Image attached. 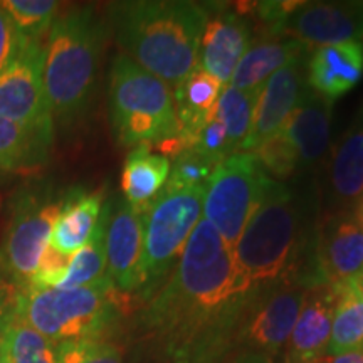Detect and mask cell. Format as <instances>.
Here are the masks:
<instances>
[{
	"label": "cell",
	"instance_id": "1",
	"mask_svg": "<svg viewBox=\"0 0 363 363\" xmlns=\"http://www.w3.org/2000/svg\"><path fill=\"white\" fill-rule=\"evenodd\" d=\"M252 291L233 251L202 217L169 278L150 296L143 321L174 363H217L233 345Z\"/></svg>",
	"mask_w": 363,
	"mask_h": 363
},
{
	"label": "cell",
	"instance_id": "22",
	"mask_svg": "<svg viewBox=\"0 0 363 363\" xmlns=\"http://www.w3.org/2000/svg\"><path fill=\"white\" fill-rule=\"evenodd\" d=\"M172 163L150 147H135L126 157L121 174L123 199L135 211L145 214L169 182Z\"/></svg>",
	"mask_w": 363,
	"mask_h": 363
},
{
	"label": "cell",
	"instance_id": "38",
	"mask_svg": "<svg viewBox=\"0 0 363 363\" xmlns=\"http://www.w3.org/2000/svg\"><path fill=\"white\" fill-rule=\"evenodd\" d=\"M357 217H358V222H360L362 230H363V197H362V201L358 202V206H357Z\"/></svg>",
	"mask_w": 363,
	"mask_h": 363
},
{
	"label": "cell",
	"instance_id": "12",
	"mask_svg": "<svg viewBox=\"0 0 363 363\" xmlns=\"http://www.w3.org/2000/svg\"><path fill=\"white\" fill-rule=\"evenodd\" d=\"M313 261L318 283L353 284L363 274V230L357 208L326 212L315 230Z\"/></svg>",
	"mask_w": 363,
	"mask_h": 363
},
{
	"label": "cell",
	"instance_id": "6",
	"mask_svg": "<svg viewBox=\"0 0 363 363\" xmlns=\"http://www.w3.org/2000/svg\"><path fill=\"white\" fill-rule=\"evenodd\" d=\"M120 294L111 283L88 288H27L17 293V316L54 343L110 338Z\"/></svg>",
	"mask_w": 363,
	"mask_h": 363
},
{
	"label": "cell",
	"instance_id": "14",
	"mask_svg": "<svg viewBox=\"0 0 363 363\" xmlns=\"http://www.w3.org/2000/svg\"><path fill=\"white\" fill-rule=\"evenodd\" d=\"M106 274L113 289L125 294L140 293V264L143 254V214L125 199L106 203Z\"/></svg>",
	"mask_w": 363,
	"mask_h": 363
},
{
	"label": "cell",
	"instance_id": "19",
	"mask_svg": "<svg viewBox=\"0 0 363 363\" xmlns=\"http://www.w3.org/2000/svg\"><path fill=\"white\" fill-rule=\"evenodd\" d=\"M337 288L320 283L308 288L305 303L288 342L286 363H320L330 343Z\"/></svg>",
	"mask_w": 363,
	"mask_h": 363
},
{
	"label": "cell",
	"instance_id": "23",
	"mask_svg": "<svg viewBox=\"0 0 363 363\" xmlns=\"http://www.w3.org/2000/svg\"><path fill=\"white\" fill-rule=\"evenodd\" d=\"M310 52L305 45L294 39L266 38L249 45V49L240 59L239 66L235 67L229 84L240 91H256L261 89L262 84L291 62L294 57Z\"/></svg>",
	"mask_w": 363,
	"mask_h": 363
},
{
	"label": "cell",
	"instance_id": "2",
	"mask_svg": "<svg viewBox=\"0 0 363 363\" xmlns=\"http://www.w3.org/2000/svg\"><path fill=\"white\" fill-rule=\"evenodd\" d=\"M108 11L121 54L170 89L197 67L207 6L187 0H128L111 4Z\"/></svg>",
	"mask_w": 363,
	"mask_h": 363
},
{
	"label": "cell",
	"instance_id": "28",
	"mask_svg": "<svg viewBox=\"0 0 363 363\" xmlns=\"http://www.w3.org/2000/svg\"><path fill=\"white\" fill-rule=\"evenodd\" d=\"M57 347L17 315L4 342L9 363H57Z\"/></svg>",
	"mask_w": 363,
	"mask_h": 363
},
{
	"label": "cell",
	"instance_id": "5",
	"mask_svg": "<svg viewBox=\"0 0 363 363\" xmlns=\"http://www.w3.org/2000/svg\"><path fill=\"white\" fill-rule=\"evenodd\" d=\"M108 106L113 135L121 147L163 145L179 136L172 89L121 52L110 67Z\"/></svg>",
	"mask_w": 363,
	"mask_h": 363
},
{
	"label": "cell",
	"instance_id": "37",
	"mask_svg": "<svg viewBox=\"0 0 363 363\" xmlns=\"http://www.w3.org/2000/svg\"><path fill=\"white\" fill-rule=\"evenodd\" d=\"M227 363H272V358L252 352H238L230 357V360Z\"/></svg>",
	"mask_w": 363,
	"mask_h": 363
},
{
	"label": "cell",
	"instance_id": "10",
	"mask_svg": "<svg viewBox=\"0 0 363 363\" xmlns=\"http://www.w3.org/2000/svg\"><path fill=\"white\" fill-rule=\"evenodd\" d=\"M308 288L305 281L286 278L254 289L240 313L230 347L267 358L278 355L288 347Z\"/></svg>",
	"mask_w": 363,
	"mask_h": 363
},
{
	"label": "cell",
	"instance_id": "35",
	"mask_svg": "<svg viewBox=\"0 0 363 363\" xmlns=\"http://www.w3.org/2000/svg\"><path fill=\"white\" fill-rule=\"evenodd\" d=\"M17 315V293L12 289L0 288V348L6 342L7 331Z\"/></svg>",
	"mask_w": 363,
	"mask_h": 363
},
{
	"label": "cell",
	"instance_id": "32",
	"mask_svg": "<svg viewBox=\"0 0 363 363\" xmlns=\"http://www.w3.org/2000/svg\"><path fill=\"white\" fill-rule=\"evenodd\" d=\"M219 163L208 160V158L199 155L192 150H184L175 155V162L170 169L167 187L174 189H206L208 179L214 174Z\"/></svg>",
	"mask_w": 363,
	"mask_h": 363
},
{
	"label": "cell",
	"instance_id": "21",
	"mask_svg": "<svg viewBox=\"0 0 363 363\" xmlns=\"http://www.w3.org/2000/svg\"><path fill=\"white\" fill-rule=\"evenodd\" d=\"M103 207V197L99 194H86L78 189L69 190L52 227L49 247L66 257L78 252L93 238Z\"/></svg>",
	"mask_w": 363,
	"mask_h": 363
},
{
	"label": "cell",
	"instance_id": "4",
	"mask_svg": "<svg viewBox=\"0 0 363 363\" xmlns=\"http://www.w3.org/2000/svg\"><path fill=\"white\" fill-rule=\"evenodd\" d=\"M308 212L296 190L269 179L259 207L233 247L235 267L252 289L294 278L291 272L310 235Z\"/></svg>",
	"mask_w": 363,
	"mask_h": 363
},
{
	"label": "cell",
	"instance_id": "27",
	"mask_svg": "<svg viewBox=\"0 0 363 363\" xmlns=\"http://www.w3.org/2000/svg\"><path fill=\"white\" fill-rule=\"evenodd\" d=\"M259 91H240L225 84L217 101L216 115L224 125L233 153L239 152L251 131Z\"/></svg>",
	"mask_w": 363,
	"mask_h": 363
},
{
	"label": "cell",
	"instance_id": "7",
	"mask_svg": "<svg viewBox=\"0 0 363 363\" xmlns=\"http://www.w3.org/2000/svg\"><path fill=\"white\" fill-rule=\"evenodd\" d=\"M66 197L40 185L16 195L0 238V288L21 293L33 284Z\"/></svg>",
	"mask_w": 363,
	"mask_h": 363
},
{
	"label": "cell",
	"instance_id": "33",
	"mask_svg": "<svg viewBox=\"0 0 363 363\" xmlns=\"http://www.w3.org/2000/svg\"><path fill=\"white\" fill-rule=\"evenodd\" d=\"M187 150H192V152L216 163H220L224 158L233 155L225 128L217 115H212L201 126V130L195 133Z\"/></svg>",
	"mask_w": 363,
	"mask_h": 363
},
{
	"label": "cell",
	"instance_id": "24",
	"mask_svg": "<svg viewBox=\"0 0 363 363\" xmlns=\"http://www.w3.org/2000/svg\"><path fill=\"white\" fill-rule=\"evenodd\" d=\"M51 147L33 131L0 116V172L40 169L49 160Z\"/></svg>",
	"mask_w": 363,
	"mask_h": 363
},
{
	"label": "cell",
	"instance_id": "11",
	"mask_svg": "<svg viewBox=\"0 0 363 363\" xmlns=\"http://www.w3.org/2000/svg\"><path fill=\"white\" fill-rule=\"evenodd\" d=\"M0 116L54 142L51 108L44 86V40H29L0 72Z\"/></svg>",
	"mask_w": 363,
	"mask_h": 363
},
{
	"label": "cell",
	"instance_id": "25",
	"mask_svg": "<svg viewBox=\"0 0 363 363\" xmlns=\"http://www.w3.org/2000/svg\"><path fill=\"white\" fill-rule=\"evenodd\" d=\"M106 217L108 206H104L93 238L78 252L72 254L57 288H88V286L110 283L106 274V246H104Z\"/></svg>",
	"mask_w": 363,
	"mask_h": 363
},
{
	"label": "cell",
	"instance_id": "29",
	"mask_svg": "<svg viewBox=\"0 0 363 363\" xmlns=\"http://www.w3.org/2000/svg\"><path fill=\"white\" fill-rule=\"evenodd\" d=\"M0 6L27 43L44 40L59 16V2L54 0H4Z\"/></svg>",
	"mask_w": 363,
	"mask_h": 363
},
{
	"label": "cell",
	"instance_id": "17",
	"mask_svg": "<svg viewBox=\"0 0 363 363\" xmlns=\"http://www.w3.org/2000/svg\"><path fill=\"white\" fill-rule=\"evenodd\" d=\"M252 30L246 16L230 9H219L208 16L203 27L199 65L212 78L229 84L235 67L251 45Z\"/></svg>",
	"mask_w": 363,
	"mask_h": 363
},
{
	"label": "cell",
	"instance_id": "30",
	"mask_svg": "<svg viewBox=\"0 0 363 363\" xmlns=\"http://www.w3.org/2000/svg\"><path fill=\"white\" fill-rule=\"evenodd\" d=\"M254 157L267 175L278 182H286L298 174V157L284 128L264 140L254 150Z\"/></svg>",
	"mask_w": 363,
	"mask_h": 363
},
{
	"label": "cell",
	"instance_id": "15",
	"mask_svg": "<svg viewBox=\"0 0 363 363\" xmlns=\"http://www.w3.org/2000/svg\"><path fill=\"white\" fill-rule=\"evenodd\" d=\"M306 65L308 54L294 57L262 84L251 131L239 152H254L264 140L284 128L306 86Z\"/></svg>",
	"mask_w": 363,
	"mask_h": 363
},
{
	"label": "cell",
	"instance_id": "18",
	"mask_svg": "<svg viewBox=\"0 0 363 363\" xmlns=\"http://www.w3.org/2000/svg\"><path fill=\"white\" fill-rule=\"evenodd\" d=\"M333 103L305 86L291 118L284 126L298 157V174L325 169L331 145Z\"/></svg>",
	"mask_w": 363,
	"mask_h": 363
},
{
	"label": "cell",
	"instance_id": "34",
	"mask_svg": "<svg viewBox=\"0 0 363 363\" xmlns=\"http://www.w3.org/2000/svg\"><path fill=\"white\" fill-rule=\"evenodd\" d=\"M26 43L9 13L0 6V72L19 56Z\"/></svg>",
	"mask_w": 363,
	"mask_h": 363
},
{
	"label": "cell",
	"instance_id": "20",
	"mask_svg": "<svg viewBox=\"0 0 363 363\" xmlns=\"http://www.w3.org/2000/svg\"><path fill=\"white\" fill-rule=\"evenodd\" d=\"M363 78V40L323 45L311 52L306 65V84L335 103Z\"/></svg>",
	"mask_w": 363,
	"mask_h": 363
},
{
	"label": "cell",
	"instance_id": "39",
	"mask_svg": "<svg viewBox=\"0 0 363 363\" xmlns=\"http://www.w3.org/2000/svg\"><path fill=\"white\" fill-rule=\"evenodd\" d=\"M357 291H358V294H360V298H362V301H363V274H362V278L357 281Z\"/></svg>",
	"mask_w": 363,
	"mask_h": 363
},
{
	"label": "cell",
	"instance_id": "8",
	"mask_svg": "<svg viewBox=\"0 0 363 363\" xmlns=\"http://www.w3.org/2000/svg\"><path fill=\"white\" fill-rule=\"evenodd\" d=\"M206 189L162 190L143 214L140 293L150 298L174 269L192 230L201 220Z\"/></svg>",
	"mask_w": 363,
	"mask_h": 363
},
{
	"label": "cell",
	"instance_id": "26",
	"mask_svg": "<svg viewBox=\"0 0 363 363\" xmlns=\"http://www.w3.org/2000/svg\"><path fill=\"white\" fill-rule=\"evenodd\" d=\"M337 293L326 355H340L363 348V301L357 291V284L342 286L337 288Z\"/></svg>",
	"mask_w": 363,
	"mask_h": 363
},
{
	"label": "cell",
	"instance_id": "31",
	"mask_svg": "<svg viewBox=\"0 0 363 363\" xmlns=\"http://www.w3.org/2000/svg\"><path fill=\"white\" fill-rule=\"evenodd\" d=\"M57 363H123V352L110 338L59 343Z\"/></svg>",
	"mask_w": 363,
	"mask_h": 363
},
{
	"label": "cell",
	"instance_id": "36",
	"mask_svg": "<svg viewBox=\"0 0 363 363\" xmlns=\"http://www.w3.org/2000/svg\"><path fill=\"white\" fill-rule=\"evenodd\" d=\"M320 363H363V348L340 355H325Z\"/></svg>",
	"mask_w": 363,
	"mask_h": 363
},
{
	"label": "cell",
	"instance_id": "16",
	"mask_svg": "<svg viewBox=\"0 0 363 363\" xmlns=\"http://www.w3.org/2000/svg\"><path fill=\"white\" fill-rule=\"evenodd\" d=\"M326 212L357 208L363 197V101L325 163Z\"/></svg>",
	"mask_w": 363,
	"mask_h": 363
},
{
	"label": "cell",
	"instance_id": "3",
	"mask_svg": "<svg viewBox=\"0 0 363 363\" xmlns=\"http://www.w3.org/2000/svg\"><path fill=\"white\" fill-rule=\"evenodd\" d=\"M108 24L93 7L66 11L44 38V86L54 125L71 128L86 115L94 89Z\"/></svg>",
	"mask_w": 363,
	"mask_h": 363
},
{
	"label": "cell",
	"instance_id": "40",
	"mask_svg": "<svg viewBox=\"0 0 363 363\" xmlns=\"http://www.w3.org/2000/svg\"><path fill=\"white\" fill-rule=\"evenodd\" d=\"M0 363H9L7 357H6V352H4V347L0 348Z\"/></svg>",
	"mask_w": 363,
	"mask_h": 363
},
{
	"label": "cell",
	"instance_id": "9",
	"mask_svg": "<svg viewBox=\"0 0 363 363\" xmlns=\"http://www.w3.org/2000/svg\"><path fill=\"white\" fill-rule=\"evenodd\" d=\"M269 179L251 152H235L224 158L208 179L203 194V217L230 251L259 207Z\"/></svg>",
	"mask_w": 363,
	"mask_h": 363
},
{
	"label": "cell",
	"instance_id": "13",
	"mask_svg": "<svg viewBox=\"0 0 363 363\" xmlns=\"http://www.w3.org/2000/svg\"><path fill=\"white\" fill-rule=\"evenodd\" d=\"M274 38L294 39L306 49L363 40V0L299 2Z\"/></svg>",
	"mask_w": 363,
	"mask_h": 363
}]
</instances>
